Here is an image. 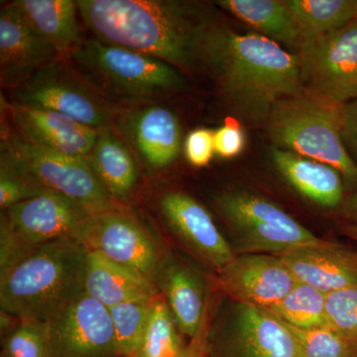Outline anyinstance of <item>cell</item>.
I'll return each mask as SVG.
<instances>
[{
	"label": "cell",
	"instance_id": "obj_1",
	"mask_svg": "<svg viewBox=\"0 0 357 357\" xmlns=\"http://www.w3.org/2000/svg\"><path fill=\"white\" fill-rule=\"evenodd\" d=\"M96 38L159 59L176 69L206 67L218 26L196 4L174 0H77Z\"/></svg>",
	"mask_w": 357,
	"mask_h": 357
},
{
	"label": "cell",
	"instance_id": "obj_2",
	"mask_svg": "<svg viewBox=\"0 0 357 357\" xmlns=\"http://www.w3.org/2000/svg\"><path fill=\"white\" fill-rule=\"evenodd\" d=\"M206 68L232 110L255 126L266 123L275 105L306 91L297 54L273 40L220 27L213 33Z\"/></svg>",
	"mask_w": 357,
	"mask_h": 357
},
{
	"label": "cell",
	"instance_id": "obj_3",
	"mask_svg": "<svg viewBox=\"0 0 357 357\" xmlns=\"http://www.w3.org/2000/svg\"><path fill=\"white\" fill-rule=\"evenodd\" d=\"M89 250L73 239L52 241L0 272L1 311L47 323L86 293Z\"/></svg>",
	"mask_w": 357,
	"mask_h": 357
},
{
	"label": "cell",
	"instance_id": "obj_4",
	"mask_svg": "<svg viewBox=\"0 0 357 357\" xmlns=\"http://www.w3.org/2000/svg\"><path fill=\"white\" fill-rule=\"evenodd\" d=\"M68 61L93 91L114 105H149L185 84L168 63L96 37L84 39Z\"/></svg>",
	"mask_w": 357,
	"mask_h": 357
},
{
	"label": "cell",
	"instance_id": "obj_5",
	"mask_svg": "<svg viewBox=\"0 0 357 357\" xmlns=\"http://www.w3.org/2000/svg\"><path fill=\"white\" fill-rule=\"evenodd\" d=\"M342 105L304 91L275 105L267 131L274 147L332 166L357 185V164L342 137Z\"/></svg>",
	"mask_w": 357,
	"mask_h": 357
},
{
	"label": "cell",
	"instance_id": "obj_6",
	"mask_svg": "<svg viewBox=\"0 0 357 357\" xmlns=\"http://www.w3.org/2000/svg\"><path fill=\"white\" fill-rule=\"evenodd\" d=\"M0 158L6 159L40 187L70 199L89 215L116 208L86 158L53 151L20 133L2 137Z\"/></svg>",
	"mask_w": 357,
	"mask_h": 357
},
{
	"label": "cell",
	"instance_id": "obj_7",
	"mask_svg": "<svg viewBox=\"0 0 357 357\" xmlns=\"http://www.w3.org/2000/svg\"><path fill=\"white\" fill-rule=\"evenodd\" d=\"M10 91L13 105L67 115L96 130L112 126L119 114L64 59L44 66Z\"/></svg>",
	"mask_w": 357,
	"mask_h": 357
},
{
	"label": "cell",
	"instance_id": "obj_8",
	"mask_svg": "<svg viewBox=\"0 0 357 357\" xmlns=\"http://www.w3.org/2000/svg\"><path fill=\"white\" fill-rule=\"evenodd\" d=\"M305 89L335 105L357 98V20L297 52Z\"/></svg>",
	"mask_w": 357,
	"mask_h": 357
},
{
	"label": "cell",
	"instance_id": "obj_9",
	"mask_svg": "<svg viewBox=\"0 0 357 357\" xmlns=\"http://www.w3.org/2000/svg\"><path fill=\"white\" fill-rule=\"evenodd\" d=\"M77 241L151 281L158 273L159 255L153 238L134 218L117 208L89 215Z\"/></svg>",
	"mask_w": 357,
	"mask_h": 357
},
{
	"label": "cell",
	"instance_id": "obj_10",
	"mask_svg": "<svg viewBox=\"0 0 357 357\" xmlns=\"http://www.w3.org/2000/svg\"><path fill=\"white\" fill-rule=\"evenodd\" d=\"M47 328L51 357H119L109 309L86 293Z\"/></svg>",
	"mask_w": 357,
	"mask_h": 357
},
{
	"label": "cell",
	"instance_id": "obj_11",
	"mask_svg": "<svg viewBox=\"0 0 357 357\" xmlns=\"http://www.w3.org/2000/svg\"><path fill=\"white\" fill-rule=\"evenodd\" d=\"M1 215L16 236L32 248L62 239L77 241L79 230L91 215L70 199L50 190L13 206Z\"/></svg>",
	"mask_w": 357,
	"mask_h": 357
},
{
	"label": "cell",
	"instance_id": "obj_12",
	"mask_svg": "<svg viewBox=\"0 0 357 357\" xmlns=\"http://www.w3.org/2000/svg\"><path fill=\"white\" fill-rule=\"evenodd\" d=\"M298 281L277 255L236 256L220 271V287L239 305L269 309L280 302Z\"/></svg>",
	"mask_w": 357,
	"mask_h": 357
},
{
	"label": "cell",
	"instance_id": "obj_13",
	"mask_svg": "<svg viewBox=\"0 0 357 357\" xmlns=\"http://www.w3.org/2000/svg\"><path fill=\"white\" fill-rule=\"evenodd\" d=\"M114 123L121 137L147 166L165 168L177 158L182 132L172 110L155 103L133 107L119 112Z\"/></svg>",
	"mask_w": 357,
	"mask_h": 357
},
{
	"label": "cell",
	"instance_id": "obj_14",
	"mask_svg": "<svg viewBox=\"0 0 357 357\" xmlns=\"http://www.w3.org/2000/svg\"><path fill=\"white\" fill-rule=\"evenodd\" d=\"M60 59L63 58L58 51L33 29L13 2L2 6L0 13L2 86L13 91L44 66Z\"/></svg>",
	"mask_w": 357,
	"mask_h": 357
},
{
	"label": "cell",
	"instance_id": "obj_15",
	"mask_svg": "<svg viewBox=\"0 0 357 357\" xmlns=\"http://www.w3.org/2000/svg\"><path fill=\"white\" fill-rule=\"evenodd\" d=\"M160 206L171 229L208 265L220 271L234 259L232 248L198 201L184 192H171L162 197Z\"/></svg>",
	"mask_w": 357,
	"mask_h": 357
},
{
	"label": "cell",
	"instance_id": "obj_16",
	"mask_svg": "<svg viewBox=\"0 0 357 357\" xmlns=\"http://www.w3.org/2000/svg\"><path fill=\"white\" fill-rule=\"evenodd\" d=\"M296 280L328 294L357 286V250L324 243L277 255Z\"/></svg>",
	"mask_w": 357,
	"mask_h": 357
},
{
	"label": "cell",
	"instance_id": "obj_17",
	"mask_svg": "<svg viewBox=\"0 0 357 357\" xmlns=\"http://www.w3.org/2000/svg\"><path fill=\"white\" fill-rule=\"evenodd\" d=\"M18 133L36 144L70 155L88 158L95 146L98 130L67 115L50 110L8 105Z\"/></svg>",
	"mask_w": 357,
	"mask_h": 357
},
{
	"label": "cell",
	"instance_id": "obj_18",
	"mask_svg": "<svg viewBox=\"0 0 357 357\" xmlns=\"http://www.w3.org/2000/svg\"><path fill=\"white\" fill-rule=\"evenodd\" d=\"M86 293L107 309L126 302L154 301L158 298L153 283L144 275L89 250Z\"/></svg>",
	"mask_w": 357,
	"mask_h": 357
},
{
	"label": "cell",
	"instance_id": "obj_19",
	"mask_svg": "<svg viewBox=\"0 0 357 357\" xmlns=\"http://www.w3.org/2000/svg\"><path fill=\"white\" fill-rule=\"evenodd\" d=\"M236 342L241 357H301L287 326L261 307L238 304Z\"/></svg>",
	"mask_w": 357,
	"mask_h": 357
},
{
	"label": "cell",
	"instance_id": "obj_20",
	"mask_svg": "<svg viewBox=\"0 0 357 357\" xmlns=\"http://www.w3.org/2000/svg\"><path fill=\"white\" fill-rule=\"evenodd\" d=\"M274 165L299 194L325 208H335L344 199L342 174L332 166L272 147Z\"/></svg>",
	"mask_w": 357,
	"mask_h": 357
},
{
	"label": "cell",
	"instance_id": "obj_21",
	"mask_svg": "<svg viewBox=\"0 0 357 357\" xmlns=\"http://www.w3.org/2000/svg\"><path fill=\"white\" fill-rule=\"evenodd\" d=\"M14 6L40 36L68 60L84 38L72 0H16Z\"/></svg>",
	"mask_w": 357,
	"mask_h": 357
},
{
	"label": "cell",
	"instance_id": "obj_22",
	"mask_svg": "<svg viewBox=\"0 0 357 357\" xmlns=\"http://www.w3.org/2000/svg\"><path fill=\"white\" fill-rule=\"evenodd\" d=\"M157 277L178 328L192 338L201 326L206 305L203 281L190 268L177 263L159 269Z\"/></svg>",
	"mask_w": 357,
	"mask_h": 357
},
{
	"label": "cell",
	"instance_id": "obj_23",
	"mask_svg": "<svg viewBox=\"0 0 357 357\" xmlns=\"http://www.w3.org/2000/svg\"><path fill=\"white\" fill-rule=\"evenodd\" d=\"M86 159L112 198H123L135 187L137 165L112 126L98 130L95 146Z\"/></svg>",
	"mask_w": 357,
	"mask_h": 357
},
{
	"label": "cell",
	"instance_id": "obj_24",
	"mask_svg": "<svg viewBox=\"0 0 357 357\" xmlns=\"http://www.w3.org/2000/svg\"><path fill=\"white\" fill-rule=\"evenodd\" d=\"M217 3L276 43L296 52L302 47L304 41L287 0H220Z\"/></svg>",
	"mask_w": 357,
	"mask_h": 357
},
{
	"label": "cell",
	"instance_id": "obj_25",
	"mask_svg": "<svg viewBox=\"0 0 357 357\" xmlns=\"http://www.w3.org/2000/svg\"><path fill=\"white\" fill-rule=\"evenodd\" d=\"M287 3L304 42L357 20V0H287Z\"/></svg>",
	"mask_w": 357,
	"mask_h": 357
},
{
	"label": "cell",
	"instance_id": "obj_26",
	"mask_svg": "<svg viewBox=\"0 0 357 357\" xmlns=\"http://www.w3.org/2000/svg\"><path fill=\"white\" fill-rule=\"evenodd\" d=\"M326 305V293L298 282L280 302L266 311L295 328H328Z\"/></svg>",
	"mask_w": 357,
	"mask_h": 357
},
{
	"label": "cell",
	"instance_id": "obj_27",
	"mask_svg": "<svg viewBox=\"0 0 357 357\" xmlns=\"http://www.w3.org/2000/svg\"><path fill=\"white\" fill-rule=\"evenodd\" d=\"M154 302L135 301L110 307L117 356L134 357L140 351Z\"/></svg>",
	"mask_w": 357,
	"mask_h": 357
},
{
	"label": "cell",
	"instance_id": "obj_28",
	"mask_svg": "<svg viewBox=\"0 0 357 357\" xmlns=\"http://www.w3.org/2000/svg\"><path fill=\"white\" fill-rule=\"evenodd\" d=\"M175 319L166 301L155 300L149 325L137 357H178L181 347Z\"/></svg>",
	"mask_w": 357,
	"mask_h": 357
},
{
	"label": "cell",
	"instance_id": "obj_29",
	"mask_svg": "<svg viewBox=\"0 0 357 357\" xmlns=\"http://www.w3.org/2000/svg\"><path fill=\"white\" fill-rule=\"evenodd\" d=\"M3 354L9 357H51L47 323L20 321L4 340Z\"/></svg>",
	"mask_w": 357,
	"mask_h": 357
},
{
	"label": "cell",
	"instance_id": "obj_30",
	"mask_svg": "<svg viewBox=\"0 0 357 357\" xmlns=\"http://www.w3.org/2000/svg\"><path fill=\"white\" fill-rule=\"evenodd\" d=\"M284 324L292 333L301 357H347L349 340L331 328H299Z\"/></svg>",
	"mask_w": 357,
	"mask_h": 357
},
{
	"label": "cell",
	"instance_id": "obj_31",
	"mask_svg": "<svg viewBox=\"0 0 357 357\" xmlns=\"http://www.w3.org/2000/svg\"><path fill=\"white\" fill-rule=\"evenodd\" d=\"M328 328L347 340L357 337V286L326 294Z\"/></svg>",
	"mask_w": 357,
	"mask_h": 357
},
{
	"label": "cell",
	"instance_id": "obj_32",
	"mask_svg": "<svg viewBox=\"0 0 357 357\" xmlns=\"http://www.w3.org/2000/svg\"><path fill=\"white\" fill-rule=\"evenodd\" d=\"M47 191L25 177L6 159L0 158V208L8 210L16 204Z\"/></svg>",
	"mask_w": 357,
	"mask_h": 357
},
{
	"label": "cell",
	"instance_id": "obj_33",
	"mask_svg": "<svg viewBox=\"0 0 357 357\" xmlns=\"http://www.w3.org/2000/svg\"><path fill=\"white\" fill-rule=\"evenodd\" d=\"M215 153L213 131L199 128L189 133L185 142V154L190 164L195 167L206 166Z\"/></svg>",
	"mask_w": 357,
	"mask_h": 357
},
{
	"label": "cell",
	"instance_id": "obj_34",
	"mask_svg": "<svg viewBox=\"0 0 357 357\" xmlns=\"http://www.w3.org/2000/svg\"><path fill=\"white\" fill-rule=\"evenodd\" d=\"M215 153L222 158H232L243 151L245 136L236 121L227 119L225 126L213 132Z\"/></svg>",
	"mask_w": 357,
	"mask_h": 357
},
{
	"label": "cell",
	"instance_id": "obj_35",
	"mask_svg": "<svg viewBox=\"0 0 357 357\" xmlns=\"http://www.w3.org/2000/svg\"><path fill=\"white\" fill-rule=\"evenodd\" d=\"M210 305L206 302L204 317L198 332L191 342L183 347L178 357H208V332H210Z\"/></svg>",
	"mask_w": 357,
	"mask_h": 357
},
{
	"label": "cell",
	"instance_id": "obj_36",
	"mask_svg": "<svg viewBox=\"0 0 357 357\" xmlns=\"http://www.w3.org/2000/svg\"><path fill=\"white\" fill-rule=\"evenodd\" d=\"M342 137L357 158V98L342 105Z\"/></svg>",
	"mask_w": 357,
	"mask_h": 357
},
{
	"label": "cell",
	"instance_id": "obj_37",
	"mask_svg": "<svg viewBox=\"0 0 357 357\" xmlns=\"http://www.w3.org/2000/svg\"><path fill=\"white\" fill-rule=\"evenodd\" d=\"M344 232L347 234V236L354 239L357 241V225H347L344 227Z\"/></svg>",
	"mask_w": 357,
	"mask_h": 357
},
{
	"label": "cell",
	"instance_id": "obj_38",
	"mask_svg": "<svg viewBox=\"0 0 357 357\" xmlns=\"http://www.w3.org/2000/svg\"><path fill=\"white\" fill-rule=\"evenodd\" d=\"M347 357H357V337L349 340V354Z\"/></svg>",
	"mask_w": 357,
	"mask_h": 357
},
{
	"label": "cell",
	"instance_id": "obj_39",
	"mask_svg": "<svg viewBox=\"0 0 357 357\" xmlns=\"http://www.w3.org/2000/svg\"><path fill=\"white\" fill-rule=\"evenodd\" d=\"M351 211L352 215L357 218V190L351 202Z\"/></svg>",
	"mask_w": 357,
	"mask_h": 357
},
{
	"label": "cell",
	"instance_id": "obj_40",
	"mask_svg": "<svg viewBox=\"0 0 357 357\" xmlns=\"http://www.w3.org/2000/svg\"><path fill=\"white\" fill-rule=\"evenodd\" d=\"M1 357H9V356H7L6 354H4L3 352H2Z\"/></svg>",
	"mask_w": 357,
	"mask_h": 357
},
{
	"label": "cell",
	"instance_id": "obj_41",
	"mask_svg": "<svg viewBox=\"0 0 357 357\" xmlns=\"http://www.w3.org/2000/svg\"><path fill=\"white\" fill-rule=\"evenodd\" d=\"M134 357H137V356H134Z\"/></svg>",
	"mask_w": 357,
	"mask_h": 357
}]
</instances>
